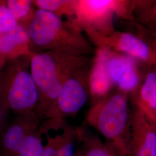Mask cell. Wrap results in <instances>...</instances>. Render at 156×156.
Wrapping results in <instances>:
<instances>
[{
	"label": "cell",
	"instance_id": "d6986e66",
	"mask_svg": "<svg viewBox=\"0 0 156 156\" xmlns=\"http://www.w3.org/2000/svg\"><path fill=\"white\" fill-rule=\"evenodd\" d=\"M33 1L30 0H9L6 2L8 9L20 24L26 22L34 13Z\"/></svg>",
	"mask_w": 156,
	"mask_h": 156
},
{
	"label": "cell",
	"instance_id": "9a60e30c",
	"mask_svg": "<svg viewBox=\"0 0 156 156\" xmlns=\"http://www.w3.org/2000/svg\"><path fill=\"white\" fill-rule=\"evenodd\" d=\"M76 133L84 156H123L86 128H76Z\"/></svg>",
	"mask_w": 156,
	"mask_h": 156
},
{
	"label": "cell",
	"instance_id": "8fae6325",
	"mask_svg": "<svg viewBox=\"0 0 156 156\" xmlns=\"http://www.w3.org/2000/svg\"><path fill=\"white\" fill-rule=\"evenodd\" d=\"M31 46L28 33L22 24L11 31L0 35V67L6 60L31 57L34 52Z\"/></svg>",
	"mask_w": 156,
	"mask_h": 156
},
{
	"label": "cell",
	"instance_id": "6da1fadb",
	"mask_svg": "<svg viewBox=\"0 0 156 156\" xmlns=\"http://www.w3.org/2000/svg\"><path fill=\"white\" fill-rule=\"evenodd\" d=\"M86 55L68 50L34 52L30 57V71L39 91L35 112L44 116L55 102L62 86L72 73L90 64Z\"/></svg>",
	"mask_w": 156,
	"mask_h": 156
},
{
	"label": "cell",
	"instance_id": "9c48e42d",
	"mask_svg": "<svg viewBox=\"0 0 156 156\" xmlns=\"http://www.w3.org/2000/svg\"><path fill=\"white\" fill-rule=\"evenodd\" d=\"M131 156H156V123L136 107L132 116Z\"/></svg>",
	"mask_w": 156,
	"mask_h": 156
},
{
	"label": "cell",
	"instance_id": "603a6c76",
	"mask_svg": "<svg viewBox=\"0 0 156 156\" xmlns=\"http://www.w3.org/2000/svg\"></svg>",
	"mask_w": 156,
	"mask_h": 156
},
{
	"label": "cell",
	"instance_id": "7c38bea8",
	"mask_svg": "<svg viewBox=\"0 0 156 156\" xmlns=\"http://www.w3.org/2000/svg\"><path fill=\"white\" fill-rule=\"evenodd\" d=\"M109 51V49L106 48H98L90 69V95L97 100L96 102L107 97L113 86L106 69V58Z\"/></svg>",
	"mask_w": 156,
	"mask_h": 156
},
{
	"label": "cell",
	"instance_id": "5bb4252c",
	"mask_svg": "<svg viewBox=\"0 0 156 156\" xmlns=\"http://www.w3.org/2000/svg\"><path fill=\"white\" fill-rule=\"evenodd\" d=\"M136 107L156 123V73L151 71L145 76L136 91Z\"/></svg>",
	"mask_w": 156,
	"mask_h": 156
},
{
	"label": "cell",
	"instance_id": "7402d4cb",
	"mask_svg": "<svg viewBox=\"0 0 156 156\" xmlns=\"http://www.w3.org/2000/svg\"><path fill=\"white\" fill-rule=\"evenodd\" d=\"M74 156H84L83 152V151H82L81 148L77 149V151H76Z\"/></svg>",
	"mask_w": 156,
	"mask_h": 156
},
{
	"label": "cell",
	"instance_id": "30bf717a",
	"mask_svg": "<svg viewBox=\"0 0 156 156\" xmlns=\"http://www.w3.org/2000/svg\"><path fill=\"white\" fill-rule=\"evenodd\" d=\"M39 116L35 112L18 114L7 128L1 141L4 156H15L30 134L39 128Z\"/></svg>",
	"mask_w": 156,
	"mask_h": 156
},
{
	"label": "cell",
	"instance_id": "8992f818",
	"mask_svg": "<svg viewBox=\"0 0 156 156\" xmlns=\"http://www.w3.org/2000/svg\"><path fill=\"white\" fill-rule=\"evenodd\" d=\"M85 31L98 48H106L148 65L156 66V34L151 35L150 30L146 37L145 32L142 35L132 32L115 31L111 35L102 37L90 30Z\"/></svg>",
	"mask_w": 156,
	"mask_h": 156
},
{
	"label": "cell",
	"instance_id": "3957f363",
	"mask_svg": "<svg viewBox=\"0 0 156 156\" xmlns=\"http://www.w3.org/2000/svg\"><path fill=\"white\" fill-rule=\"evenodd\" d=\"M26 29L31 46L42 51L68 50L87 56L92 48L73 24L48 11L37 9L28 20L22 24Z\"/></svg>",
	"mask_w": 156,
	"mask_h": 156
},
{
	"label": "cell",
	"instance_id": "44dd1931",
	"mask_svg": "<svg viewBox=\"0 0 156 156\" xmlns=\"http://www.w3.org/2000/svg\"><path fill=\"white\" fill-rule=\"evenodd\" d=\"M6 108L1 102H0V127L1 126L3 121L4 120V117L5 116Z\"/></svg>",
	"mask_w": 156,
	"mask_h": 156
},
{
	"label": "cell",
	"instance_id": "52a82bcc",
	"mask_svg": "<svg viewBox=\"0 0 156 156\" xmlns=\"http://www.w3.org/2000/svg\"><path fill=\"white\" fill-rule=\"evenodd\" d=\"M89 65L78 68L67 78L57 99L45 114L47 119H64L76 115L83 108L90 95Z\"/></svg>",
	"mask_w": 156,
	"mask_h": 156
},
{
	"label": "cell",
	"instance_id": "e0dca14e",
	"mask_svg": "<svg viewBox=\"0 0 156 156\" xmlns=\"http://www.w3.org/2000/svg\"><path fill=\"white\" fill-rule=\"evenodd\" d=\"M138 12L137 20L156 34V1H136L135 14Z\"/></svg>",
	"mask_w": 156,
	"mask_h": 156
},
{
	"label": "cell",
	"instance_id": "2e32d148",
	"mask_svg": "<svg viewBox=\"0 0 156 156\" xmlns=\"http://www.w3.org/2000/svg\"><path fill=\"white\" fill-rule=\"evenodd\" d=\"M32 1L38 9L52 12L60 18L62 16H67L72 19V21L73 19L76 1L37 0Z\"/></svg>",
	"mask_w": 156,
	"mask_h": 156
},
{
	"label": "cell",
	"instance_id": "4fadbf2b",
	"mask_svg": "<svg viewBox=\"0 0 156 156\" xmlns=\"http://www.w3.org/2000/svg\"><path fill=\"white\" fill-rule=\"evenodd\" d=\"M72 127L64 119H48L40 125L39 133L44 145L43 156H58L62 144Z\"/></svg>",
	"mask_w": 156,
	"mask_h": 156
},
{
	"label": "cell",
	"instance_id": "277c9868",
	"mask_svg": "<svg viewBox=\"0 0 156 156\" xmlns=\"http://www.w3.org/2000/svg\"><path fill=\"white\" fill-rule=\"evenodd\" d=\"M135 1L123 0H77L71 23L80 30L107 37L116 31L115 17L126 21L135 19Z\"/></svg>",
	"mask_w": 156,
	"mask_h": 156
},
{
	"label": "cell",
	"instance_id": "7a4b0ae2",
	"mask_svg": "<svg viewBox=\"0 0 156 156\" xmlns=\"http://www.w3.org/2000/svg\"><path fill=\"white\" fill-rule=\"evenodd\" d=\"M131 120L128 94L120 91L96 102L86 116L90 126L123 156H131Z\"/></svg>",
	"mask_w": 156,
	"mask_h": 156
},
{
	"label": "cell",
	"instance_id": "cb8c5ba5",
	"mask_svg": "<svg viewBox=\"0 0 156 156\" xmlns=\"http://www.w3.org/2000/svg\"></svg>",
	"mask_w": 156,
	"mask_h": 156
},
{
	"label": "cell",
	"instance_id": "ba28073f",
	"mask_svg": "<svg viewBox=\"0 0 156 156\" xmlns=\"http://www.w3.org/2000/svg\"><path fill=\"white\" fill-rule=\"evenodd\" d=\"M106 67L113 86L120 91L128 95L138 89L140 78L135 59L109 49Z\"/></svg>",
	"mask_w": 156,
	"mask_h": 156
},
{
	"label": "cell",
	"instance_id": "5b68a950",
	"mask_svg": "<svg viewBox=\"0 0 156 156\" xmlns=\"http://www.w3.org/2000/svg\"><path fill=\"white\" fill-rule=\"evenodd\" d=\"M30 57L15 60L0 77V102L17 114L35 112L39 91L30 71Z\"/></svg>",
	"mask_w": 156,
	"mask_h": 156
},
{
	"label": "cell",
	"instance_id": "ac0fdd59",
	"mask_svg": "<svg viewBox=\"0 0 156 156\" xmlns=\"http://www.w3.org/2000/svg\"><path fill=\"white\" fill-rule=\"evenodd\" d=\"M44 150L38 128L26 138L15 156H43Z\"/></svg>",
	"mask_w": 156,
	"mask_h": 156
},
{
	"label": "cell",
	"instance_id": "ffe728a7",
	"mask_svg": "<svg viewBox=\"0 0 156 156\" xmlns=\"http://www.w3.org/2000/svg\"><path fill=\"white\" fill-rule=\"evenodd\" d=\"M19 24L7 6L0 5V35L13 30Z\"/></svg>",
	"mask_w": 156,
	"mask_h": 156
}]
</instances>
